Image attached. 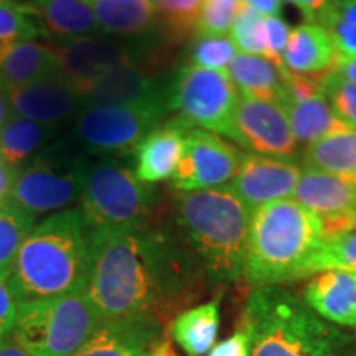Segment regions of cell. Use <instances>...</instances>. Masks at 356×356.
I'll use <instances>...</instances> for the list:
<instances>
[{
	"mask_svg": "<svg viewBox=\"0 0 356 356\" xmlns=\"http://www.w3.org/2000/svg\"><path fill=\"white\" fill-rule=\"evenodd\" d=\"M204 280L184 239L168 231L149 222L92 231L84 293L106 322L150 320L162 325L198 296Z\"/></svg>",
	"mask_w": 356,
	"mask_h": 356,
	"instance_id": "6da1fadb",
	"label": "cell"
},
{
	"mask_svg": "<svg viewBox=\"0 0 356 356\" xmlns=\"http://www.w3.org/2000/svg\"><path fill=\"white\" fill-rule=\"evenodd\" d=\"M162 325L150 320L102 322L73 356H150L160 343Z\"/></svg>",
	"mask_w": 356,
	"mask_h": 356,
	"instance_id": "d6986e66",
	"label": "cell"
},
{
	"mask_svg": "<svg viewBox=\"0 0 356 356\" xmlns=\"http://www.w3.org/2000/svg\"><path fill=\"white\" fill-rule=\"evenodd\" d=\"M284 0H244V6L261 13L262 17H279Z\"/></svg>",
	"mask_w": 356,
	"mask_h": 356,
	"instance_id": "ee69618b",
	"label": "cell"
},
{
	"mask_svg": "<svg viewBox=\"0 0 356 356\" xmlns=\"http://www.w3.org/2000/svg\"><path fill=\"white\" fill-rule=\"evenodd\" d=\"M239 91L226 71L186 65L175 74L168 91V109L191 127L225 136L236 142L234 114Z\"/></svg>",
	"mask_w": 356,
	"mask_h": 356,
	"instance_id": "ba28073f",
	"label": "cell"
},
{
	"mask_svg": "<svg viewBox=\"0 0 356 356\" xmlns=\"http://www.w3.org/2000/svg\"><path fill=\"white\" fill-rule=\"evenodd\" d=\"M315 24H320L327 30L333 47L340 55L356 58V26L345 24L330 15H320Z\"/></svg>",
	"mask_w": 356,
	"mask_h": 356,
	"instance_id": "f35d334b",
	"label": "cell"
},
{
	"mask_svg": "<svg viewBox=\"0 0 356 356\" xmlns=\"http://www.w3.org/2000/svg\"><path fill=\"white\" fill-rule=\"evenodd\" d=\"M10 114L12 111H10V106H8L6 91L0 88V131H2V127L6 126V122L10 119Z\"/></svg>",
	"mask_w": 356,
	"mask_h": 356,
	"instance_id": "c3c4849f",
	"label": "cell"
},
{
	"mask_svg": "<svg viewBox=\"0 0 356 356\" xmlns=\"http://www.w3.org/2000/svg\"><path fill=\"white\" fill-rule=\"evenodd\" d=\"M0 356H32L8 338H0Z\"/></svg>",
	"mask_w": 356,
	"mask_h": 356,
	"instance_id": "7dc6e473",
	"label": "cell"
},
{
	"mask_svg": "<svg viewBox=\"0 0 356 356\" xmlns=\"http://www.w3.org/2000/svg\"><path fill=\"white\" fill-rule=\"evenodd\" d=\"M241 325L249 356H341L350 341L282 286L252 289Z\"/></svg>",
	"mask_w": 356,
	"mask_h": 356,
	"instance_id": "5b68a950",
	"label": "cell"
},
{
	"mask_svg": "<svg viewBox=\"0 0 356 356\" xmlns=\"http://www.w3.org/2000/svg\"><path fill=\"white\" fill-rule=\"evenodd\" d=\"M292 198L318 216L325 238L356 229V185L348 180L304 168Z\"/></svg>",
	"mask_w": 356,
	"mask_h": 356,
	"instance_id": "5bb4252c",
	"label": "cell"
},
{
	"mask_svg": "<svg viewBox=\"0 0 356 356\" xmlns=\"http://www.w3.org/2000/svg\"><path fill=\"white\" fill-rule=\"evenodd\" d=\"M191 126L175 118L155 127L136 149V175L147 185L172 178Z\"/></svg>",
	"mask_w": 356,
	"mask_h": 356,
	"instance_id": "ac0fdd59",
	"label": "cell"
},
{
	"mask_svg": "<svg viewBox=\"0 0 356 356\" xmlns=\"http://www.w3.org/2000/svg\"><path fill=\"white\" fill-rule=\"evenodd\" d=\"M19 312V302L13 296L8 275L0 274V338L12 335Z\"/></svg>",
	"mask_w": 356,
	"mask_h": 356,
	"instance_id": "ab89813d",
	"label": "cell"
},
{
	"mask_svg": "<svg viewBox=\"0 0 356 356\" xmlns=\"http://www.w3.org/2000/svg\"><path fill=\"white\" fill-rule=\"evenodd\" d=\"M88 167L81 155L47 149L17 173L10 203L32 216L65 211L81 200Z\"/></svg>",
	"mask_w": 356,
	"mask_h": 356,
	"instance_id": "30bf717a",
	"label": "cell"
},
{
	"mask_svg": "<svg viewBox=\"0 0 356 356\" xmlns=\"http://www.w3.org/2000/svg\"><path fill=\"white\" fill-rule=\"evenodd\" d=\"M244 7V0H204L195 37H226L236 17Z\"/></svg>",
	"mask_w": 356,
	"mask_h": 356,
	"instance_id": "d6a6232c",
	"label": "cell"
},
{
	"mask_svg": "<svg viewBox=\"0 0 356 356\" xmlns=\"http://www.w3.org/2000/svg\"><path fill=\"white\" fill-rule=\"evenodd\" d=\"M304 304L337 325L356 327V279L345 270H325L307 282Z\"/></svg>",
	"mask_w": 356,
	"mask_h": 356,
	"instance_id": "ffe728a7",
	"label": "cell"
},
{
	"mask_svg": "<svg viewBox=\"0 0 356 356\" xmlns=\"http://www.w3.org/2000/svg\"><path fill=\"white\" fill-rule=\"evenodd\" d=\"M325 270L356 273V229L327 236L307 262L304 277Z\"/></svg>",
	"mask_w": 356,
	"mask_h": 356,
	"instance_id": "f546056e",
	"label": "cell"
},
{
	"mask_svg": "<svg viewBox=\"0 0 356 356\" xmlns=\"http://www.w3.org/2000/svg\"><path fill=\"white\" fill-rule=\"evenodd\" d=\"M55 127L10 115L0 131V159L17 173L48 149Z\"/></svg>",
	"mask_w": 356,
	"mask_h": 356,
	"instance_id": "484cf974",
	"label": "cell"
},
{
	"mask_svg": "<svg viewBox=\"0 0 356 356\" xmlns=\"http://www.w3.org/2000/svg\"><path fill=\"white\" fill-rule=\"evenodd\" d=\"M92 229L81 210L38 222L13 261L8 282L19 304L84 292L91 267Z\"/></svg>",
	"mask_w": 356,
	"mask_h": 356,
	"instance_id": "7a4b0ae2",
	"label": "cell"
},
{
	"mask_svg": "<svg viewBox=\"0 0 356 356\" xmlns=\"http://www.w3.org/2000/svg\"><path fill=\"white\" fill-rule=\"evenodd\" d=\"M26 6L37 19L43 37L66 42L99 32L91 0H32Z\"/></svg>",
	"mask_w": 356,
	"mask_h": 356,
	"instance_id": "7402d4cb",
	"label": "cell"
},
{
	"mask_svg": "<svg viewBox=\"0 0 356 356\" xmlns=\"http://www.w3.org/2000/svg\"><path fill=\"white\" fill-rule=\"evenodd\" d=\"M236 55H238V50L228 35L226 37H195L190 48V65L226 71Z\"/></svg>",
	"mask_w": 356,
	"mask_h": 356,
	"instance_id": "8d00e7d4",
	"label": "cell"
},
{
	"mask_svg": "<svg viewBox=\"0 0 356 356\" xmlns=\"http://www.w3.org/2000/svg\"><path fill=\"white\" fill-rule=\"evenodd\" d=\"M58 73L60 63L51 44L38 43L37 40L20 42L0 66V88L8 91L29 86Z\"/></svg>",
	"mask_w": 356,
	"mask_h": 356,
	"instance_id": "d4e9b609",
	"label": "cell"
},
{
	"mask_svg": "<svg viewBox=\"0 0 356 356\" xmlns=\"http://www.w3.org/2000/svg\"><path fill=\"white\" fill-rule=\"evenodd\" d=\"M150 356H175V353H173L170 343L165 340H162L160 343L155 345V348L152 350V355Z\"/></svg>",
	"mask_w": 356,
	"mask_h": 356,
	"instance_id": "681fc988",
	"label": "cell"
},
{
	"mask_svg": "<svg viewBox=\"0 0 356 356\" xmlns=\"http://www.w3.org/2000/svg\"><path fill=\"white\" fill-rule=\"evenodd\" d=\"M244 154L218 134L190 129L178 165L172 175L175 191H200L226 186L241 168Z\"/></svg>",
	"mask_w": 356,
	"mask_h": 356,
	"instance_id": "8fae6325",
	"label": "cell"
},
{
	"mask_svg": "<svg viewBox=\"0 0 356 356\" xmlns=\"http://www.w3.org/2000/svg\"><path fill=\"white\" fill-rule=\"evenodd\" d=\"M320 84L337 118L346 127L356 131V84L340 76L335 70L328 71L320 79Z\"/></svg>",
	"mask_w": 356,
	"mask_h": 356,
	"instance_id": "e575fe53",
	"label": "cell"
},
{
	"mask_svg": "<svg viewBox=\"0 0 356 356\" xmlns=\"http://www.w3.org/2000/svg\"><path fill=\"white\" fill-rule=\"evenodd\" d=\"M239 95L256 99L286 104L282 68L270 63L264 56L238 53L226 70Z\"/></svg>",
	"mask_w": 356,
	"mask_h": 356,
	"instance_id": "cb8c5ba5",
	"label": "cell"
},
{
	"mask_svg": "<svg viewBox=\"0 0 356 356\" xmlns=\"http://www.w3.org/2000/svg\"><path fill=\"white\" fill-rule=\"evenodd\" d=\"M97 29L111 38H145L159 15L145 0H91Z\"/></svg>",
	"mask_w": 356,
	"mask_h": 356,
	"instance_id": "603a6c76",
	"label": "cell"
},
{
	"mask_svg": "<svg viewBox=\"0 0 356 356\" xmlns=\"http://www.w3.org/2000/svg\"><path fill=\"white\" fill-rule=\"evenodd\" d=\"M51 47L60 63V73L81 96L106 71L129 61H139L142 51L134 43L97 35L58 42Z\"/></svg>",
	"mask_w": 356,
	"mask_h": 356,
	"instance_id": "4fadbf2b",
	"label": "cell"
},
{
	"mask_svg": "<svg viewBox=\"0 0 356 356\" xmlns=\"http://www.w3.org/2000/svg\"><path fill=\"white\" fill-rule=\"evenodd\" d=\"M84 292L19 304L12 340L32 356H73L101 323Z\"/></svg>",
	"mask_w": 356,
	"mask_h": 356,
	"instance_id": "8992f818",
	"label": "cell"
},
{
	"mask_svg": "<svg viewBox=\"0 0 356 356\" xmlns=\"http://www.w3.org/2000/svg\"><path fill=\"white\" fill-rule=\"evenodd\" d=\"M348 356H356V353H353V355H348Z\"/></svg>",
	"mask_w": 356,
	"mask_h": 356,
	"instance_id": "db71d44e",
	"label": "cell"
},
{
	"mask_svg": "<svg viewBox=\"0 0 356 356\" xmlns=\"http://www.w3.org/2000/svg\"><path fill=\"white\" fill-rule=\"evenodd\" d=\"M208 356H249V343L244 332H236L234 335L213 346Z\"/></svg>",
	"mask_w": 356,
	"mask_h": 356,
	"instance_id": "b9f144b4",
	"label": "cell"
},
{
	"mask_svg": "<svg viewBox=\"0 0 356 356\" xmlns=\"http://www.w3.org/2000/svg\"><path fill=\"white\" fill-rule=\"evenodd\" d=\"M145 2H147V3H149V6H150V7H152V8H154V10L159 13V10H160V7H162V3H163V2H165V0H145Z\"/></svg>",
	"mask_w": 356,
	"mask_h": 356,
	"instance_id": "f907efd6",
	"label": "cell"
},
{
	"mask_svg": "<svg viewBox=\"0 0 356 356\" xmlns=\"http://www.w3.org/2000/svg\"><path fill=\"white\" fill-rule=\"evenodd\" d=\"M37 37H43V32L26 3H0V40L20 43Z\"/></svg>",
	"mask_w": 356,
	"mask_h": 356,
	"instance_id": "836d02e7",
	"label": "cell"
},
{
	"mask_svg": "<svg viewBox=\"0 0 356 356\" xmlns=\"http://www.w3.org/2000/svg\"><path fill=\"white\" fill-rule=\"evenodd\" d=\"M291 30V26L280 17L264 19V58L279 68H284L282 56Z\"/></svg>",
	"mask_w": 356,
	"mask_h": 356,
	"instance_id": "74e56055",
	"label": "cell"
},
{
	"mask_svg": "<svg viewBox=\"0 0 356 356\" xmlns=\"http://www.w3.org/2000/svg\"><path fill=\"white\" fill-rule=\"evenodd\" d=\"M302 163L309 170L330 173L356 185V131L330 134L307 145Z\"/></svg>",
	"mask_w": 356,
	"mask_h": 356,
	"instance_id": "83f0119b",
	"label": "cell"
},
{
	"mask_svg": "<svg viewBox=\"0 0 356 356\" xmlns=\"http://www.w3.org/2000/svg\"><path fill=\"white\" fill-rule=\"evenodd\" d=\"M284 2L292 3L296 6L299 10L304 13L307 22H315L317 20L318 13L322 12V8L327 0H284Z\"/></svg>",
	"mask_w": 356,
	"mask_h": 356,
	"instance_id": "f6af8a7d",
	"label": "cell"
},
{
	"mask_svg": "<svg viewBox=\"0 0 356 356\" xmlns=\"http://www.w3.org/2000/svg\"><path fill=\"white\" fill-rule=\"evenodd\" d=\"M264 19L261 13L244 6L229 32L238 53L264 56Z\"/></svg>",
	"mask_w": 356,
	"mask_h": 356,
	"instance_id": "d590c367",
	"label": "cell"
},
{
	"mask_svg": "<svg viewBox=\"0 0 356 356\" xmlns=\"http://www.w3.org/2000/svg\"><path fill=\"white\" fill-rule=\"evenodd\" d=\"M351 274H353V275H355V279H356V273H351Z\"/></svg>",
	"mask_w": 356,
	"mask_h": 356,
	"instance_id": "f5cc1de1",
	"label": "cell"
},
{
	"mask_svg": "<svg viewBox=\"0 0 356 356\" xmlns=\"http://www.w3.org/2000/svg\"><path fill=\"white\" fill-rule=\"evenodd\" d=\"M2 2H15V0H0V3Z\"/></svg>",
	"mask_w": 356,
	"mask_h": 356,
	"instance_id": "816d5d0a",
	"label": "cell"
},
{
	"mask_svg": "<svg viewBox=\"0 0 356 356\" xmlns=\"http://www.w3.org/2000/svg\"><path fill=\"white\" fill-rule=\"evenodd\" d=\"M251 215L229 185L177 191L175 222L208 284L226 286L243 279Z\"/></svg>",
	"mask_w": 356,
	"mask_h": 356,
	"instance_id": "3957f363",
	"label": "cell"
},
{
	"mask_svg": "<svg viewBox=\"0 0 356 356\" xmlns=\"http://www.w3.org/2000/svg\"><path fill=\"white\" fill-rule=\"evenodd\" d=\"M320 15L335 17L345 24L356 26V0H327L322 12L318 13V17Z\"/></svg>",
	"mask_w": 356,
	"mask_h": 356,
	"instance_id": "60d3db41",
	"label": "cell"
},
{
	"mask_svg": "<svg viewBox=\"0 0 356 356\" xmlns=\"http://www.w3.org/2000/svg\"><path fill=\"white\" fill-rule=\"evenodd\" d=\"M155 203L150 185L115 157L89 163L81 193V213L92 231L129 229L149 222Z\"/></svg>",
	"mask_w": 356,
	"mask_h": 356,
	"instance_id": "52a82bcc",
	"label": "cell"
},
{
	"mask_svg": "<svg viewBox=\"0 0 356 356\" xmlns=\"http://www.w3.org/2000/svg\"><path fill=\"white\" fill-rule=\"evenodd\" d=\"M284 108L297 144L310 145L330 134L348 131V127L333 113L323 92L307 101L289 102Z\"/></svg>",
	"mask_w": 356,
	"mask_h": 356,
	"instance_id": "f1b7e54d",
	"label": "cell"
},
{
	"mask_svg": "<svg viewBox=\"0 0 356 356\" xmlns=\"http://www.w3.org/2000/svg\"><path fill=\"white\" fill-rule=\"evenodd\" d=\"M234 127L236 142L249 152L273 159H292L297 152L286 108L275 102L239 96Z\"/></svg>",
	"mask_w": 356,
	"mask_h": 356,
	"instance_id": "7c38bea8",
	"label": "cell"
},
{
	"mask_svg": "<svg viewBox=\"0 0 356 356\" xmlns=\"http://www.w3.org/2000/svg\"><path fill=\"white\" fill-rule=\"evenodd\" d=\"M333 70L337 71L340 76L348 79L353 84H356V58H348L338 53L333 63Z\"/></svg>",
	"mask_w": 356,
	"mask_h": 356,
	"instance_id": "bcb514c9",
	"label": "cell"
},
{
	"mask_svg": "<svg viewBox=\"0 0 356 356\" xmlns=\"http://www.w3.org/2000/svg\"><path fill=\"white\" fill-rule=\"evenodd\" d=\"M35 216L8 203L0 207V274L10 275V269L22 244L33 229Z\"/></svg>",
	"mask_w": 356,
	"mask_h": 356,
	"instance_id": "4dcf8cb0",
	"label": "cell"
},
{
	"mask_svg": "<svg viewBox=\"0 0 356 356\" xmlns=\"http://www.w3.org/2000/svg\"><path fill=\"white\" fill-rule=\"evenodd\" d=\"M302 168L292 159L244 154L241 168L229 186L251 211L293 197Z\"/></svg>",
	"mask_w": 356,
	"mask_h": 356,
	"instance_id": "9a60e30c",
	"label": "cell"
},
{
	"mask_svg": "<svg viewBox=\"0 0 356 356\" xmlns=\"http://www.w3.org/2000/svg\"><path fill=\"white\" fill-rule=\"evenodd\" d=\"M15 178H17V172L8 167L7 163L0 159V207L10 203V195H12L13 184H15Z\"/></svg>",
	"mask_w": 356,
	"mask_h": 356,
	"instance_id": "7bdbcfd3",
	"label": "cell"
},
{
	"mask_svg": "<svg viewBox=\"0 0 356 356\" xmlns=\"http://www.w3.org/2000/svg\"><path fill=\"white\" fill-rule=\"evenodd\" d=\"M220 302L221 296H218L207 304L180 312L172 320V338L188 356H204L215 346L220 330Z\"/></svg>",
	"mask_w": 356,
	"mask_h": 356,
	"instance_id": "4316f807",
	"label": "cell"
},
{
	"mask_svg": "<svg viewBox=\"0 0 356 356\" xmlns=\"http://www.w3.org/2000/svg\"><path fill=\"white\" fill-rule=\"evenodd\" d=\"M323 239L318 216L293 198L256 208L249 225L243 279L252 289L304 279L307 262Z\"/></svg>",
	"mask_w": 356,
	"mask_h": 356,
	"instance_id": "277c9868",
	"label": "cell"
},
{
	"mask_svg": "<svg viewBox=\"0 0 356 356\" xmlns=\"http://www.w3.org/2000/svg\"><path fill=\"white\" fill-rule=\"evenodd\" d=\"M337 55L327 30L315 22H307L291 30L282 65L291 73L322 79L333 70Z\"/></svg>",
	"mask_w": 356,
	"mask_h": 356,
	"instance_id": "44dd1931",
	"label": "cell"
},
{
	"mask_svg": "<svg viewBox=\"0 0 356 356\" xmlns=\"http://www.w3.org/2000/svg\"><path fill=\"white\" fill-rule=\"evenodd\" d=\"M162 99H167V96L160 88L157 76L139 60L106 71L83 96V104L126 106Z\"/></svg>",
	"mask_w": 356,
	"mask_h": 356,
	"instance_id": "e0dca14e",
	"label": "cell"
},
{
	"mask_svg": "<svg viewBox=\"0 0 356 356\" xmlns=\"http://www.w3.org/2000/svg\"><path fill=\"white\" fill-rule=\"evenodd\" d=\"M168 99L126 106H84L74 136L89 154L121 157L136 152L142 140L163 122Z\"/></svg>",
	"mask_w": 356,
	"mask_h": 356,
	"instance_id": "9c48e42d",
	"label": "cell"
},
{
	"mask_svg": "<svg viewBox=\"0 0 356 356\" xmlns=\"http://www.w3.org/2000/svg\"><path fill=\"white\" fill-rule=\"evenodd\" d=\"M13 115L58 127L83 109V96L58 73L37 83L6 91Z\"/></svg>",
	"mask_w": 356,
	"mask_h": 356,
	"instance_id": "2e32d148",
	"label": "cell"
},
{
	"mask_svg": "<svg viewBox=\"0 0 356 356\" xmlns=\"http://www.w3.org/2000/svg\"><path fill=\"white\" fill-rule=\"evenodd\" d=\"M204 0H165L159 10V24L172 42L195 35Z\"/></svg>",
	"mask_w": 356,
	"mask_h": 356,
	"instance_id": "1f68e13d",
	"label": "cell"
}]
</instances>
